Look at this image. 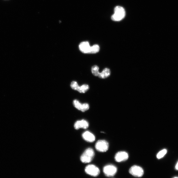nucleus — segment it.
Masks as SVG:
<instances>
[{"instance_id": "nucleus-1", "label": "nucleus", "mask_w": 178, "mask_h": 178, "mask_svg": "<svg viewBox=\"0 0 178 178\" xmlns=\"http://www.w3.org/2000/svg\"><path fill=\"white\" fill-rule=\"evenodd\" d=\"M94 155L95 153L92 148H87L81 155V160L83 163H89L92 161Z\"/></svg>"}, {"instance_id": "nucleus-2", "label": "nucleus", "mask_w": 178, "mask_h": 178, "mask_svg": "<svg viewBox=\"0 0 178 178\" xmlns=\"http://www.w3.org/2000/svg\"><path fill=\"white\" fill-rule=\"evenodd\" d=\"M125 11L124 8L120 6L115 7L114 13L112 16V19L115 21H119L122 20L125 16Z\"/></svg>"}, {"instance_id": "nucleus-3", "label": "nucleus", "mask_w": 178, "mask_h": 178, "mask_svg": "<svg viewBox=\"0 0 178 178\" xmlns=\"http://www.w3.org/2000/svg\"><path fill=\"white\" fill-rule=\"evenodd\" d=\"M95 147L98 151L102 152H106L108 149L109 144L106 140H100L96 143Z\"/></svg>"}, {"instance_id": "nucleus-4", "label": "nucleus", "mask_w": 178, "mask_h": 178, "mask_svg": "<svg viewBox=\"0 0 178 178\" xmlns=\"http://www.w3.org/2000/svg\"><path fill=\"white\" fill-rule=\"evenodd\" d=\"M129 173L132 175L136 177H142L144 174L143 168L136 165L132 166L129 169Z\"/></svg>"}, {"instance_id": "nucleus-5", "label": "nucleus", "mask_w": 178, "mask_h": 178, "mask_svg": "<svg viewBox=\"0 0 178 178\" xmlns=\"http://www.w3.org/2000/svg\"><path fill=\"white\" fill-rule=\"evenodd\" d=\"M117 171V169L115 166L112 165H109L105 166L103 168V172L105 176L108 177L113 176L115 175Z\"/></svg>"}, {"instance_id": "nucleus-6", "label": "nucleus", "mask_w": 178, "mask_h": 178, "mask_svg": "<svg viewBox=\"0 0 178 178\" xmlns=\"http://www.w3.org/2000/svg\"><path fill=\"white\" fill-rule=\"evenodd\" d=\"M85 172L88 175L93 176H97L99 175L100 171L99 169L95 165H89L85 168Z\"/></svg>"}, {"instance_id": "nucleus-7", "label": "nucleus", "mask_w": 178, "mask_h": 178, "mask_svg": "<svg viewBox=\"0 0 178 178\" xmlns=\"http://www.w3.org/2000/svg\"><path fill=\"white\" fill-rule=\"evenodd\" d=\"M73 104L75 108L82 112L88 111L89 108L88 104L86 103L82 104L77 100H75L73 101Z\"/></svg>"}, {"instance_id": "nucleus-8", "label": "nucleus", "mask_w": 178, "mask_h": 178, "mask_svg": "<svg viewBox=\"0 0 178 178\" xmlns=\"http://www.w3.org/2000/svg\"><path fill=\"white\" fill-rule=\"evenodd\" d=\"M128 158L129 155L128 153L124 151L118 152L116 154L115 157V161L118 162L126 161Z\"/></svg>"}, {"instance_id": "nucleus-9", "label": "nucleus", "mask_w": 178, "mask_h": 178, "mask_svg": "<svg viewBox=\"0 0 178 178\" xmlns=\"http://www.w3.org/2000/svg\"><path fill=\"white\" fill-rule=\"evenodd\" d=\"M89 126L88 122L84 119L77 121L75 123L74 125V128L76 130L80 128L86 129L88 128Z\"/></svg>"}, {"instance_id": "nucleus-10", "label": "nucleus", "mask_w": 178, "mask_h": 178, "mask_svg": "<svg viewBox=\"0 0 178 178\" xmlns=\"http://www.w3.org/2000/svg\"><path fill=\"white\" fill-rule=\"evenodd\" d=\"M91 47L89 42L87 41L81 42L79 46V50L85 53H90Z\"/></svg>"}, {"instance_id": "nucleus-11", "label": "nucleus", "mask_w": 178, "mask_h": 178, "mask_svg": "<svg viewBox=\"0 0 178 178\" xmlns=\"http://www.w3.org/2000/svg\"><path fill=\"white\" fill-rule=\"evenodd\" d=\"M82 137L83 139L89 143H92L95 141V137L93 134L90 132L86 131L82 134Z\"/></svg>"}, {"instance_id": "nucleus-12", "label": "nucleus", "mask_w": 178, "mask_h": 178, "mask_svg": "<svg viewBox=\"0 0 178 178\" xmlns=\"http://www.w3.org/2000/svg\"><path fill=\"white\" fill-rule=\"evenodd\" d=\"M111 74V71L108 68H105L101 73H100L99 77L101 79H105L109 77Z\"/></svg>"}, {"instance_id": "nucleus-13", "label": "nucleus", "mask_w": 178, "mask_h": 178, "mask_svg": "<svg viewBox=\"0 0 178 178\" xmlns=\"http://www.w3.org/2000/svg\"><path fill=\"white\" fill-rule=\"evenodd\" d=\"M89 89V86L88 85H83L81 86H79L77 90L79 93H85Z\"/></svg>"}, {"instance_id": "nucleus-14", "label": "nucleus", "mask_w": 178, "mask_h": 178, "mask_svg": "<svg viewBox=\"0 0 178 178\" xmlns=\"http://www.w3.org/2000/svg\"><path fill=\"white\" fill-rule=\"evenodd\" d=\"M100 50V47L99 45H94L91 47L90 53H95L99 52Z\"/></svg>"}, {"instance_id": "nucleus-15", "label": "nucleus", "mask_w": 178, "mask_h": 178, "mask_svg": "<svg viewBox=\"0 0 178 178\" xmlns=\"http://www.w3.org/2000/svg\"><path fill=\"white\" fill-rule=\"evenodd\" d=\"M99 68L96 65H94L92 68V74L95 76H99L100 72L99 71Z\"/></svg>"}, {"instance_id": "nucleus-16", "label": "nucleus", "mask_w": 178, "mask_h": 178, "mask_svg": "<svg viewBox=\"0 0 178 178\" xmlns=\"http://www.w3.org/2000/svg\"><path fill=\"white\" fill-rule=\"evenodd\" d=\"M167 152V150L166 149H164L160 151L157 155V158L158 159L162 158L164 157L165 155L166 154Z\"/></svg>"}, {"instance_id": "nucleus-17", "label": "nucleus", "mask_w": 178, "mask_h": 178, "mask_svg": "<svg viewBox=\"0 0 178 178\" xmlns=\"http://www.w3.org/2000/svg\"><path fill=\"white\" fill-rule=\"evenodd\" d=\"M79 86L77 83L76 81H73L71 84V88L76 90H77Z\"/></svg>"}, {"instance_id": "nucleus-18", "label": "nucleus", "mask_w": 178, "mask_h": 178, "mask_svg": "<svg viewBox=\"0 0 178 178\" xmlns=\"http://www.w3.org/2000/svg\"><path fill=\"white\" fill-rule=\"evenodd\" d=\"M176 170H178V162L176 166Z\"/></svg>"}, {"instance_id": "nucleus-19", "label": "nucleus", "mask_w": 178, "mask_h": 178, "mask_svg": "<svg viewBox=\"0 0 178 178\" xmlns=\"http://www.w3.org/2000/svg\"><path fill=\"white\" fill-rule=\"evenodd\" d=\"M178 178V177H174V178Z\"/></svg>"}]
</instances>
